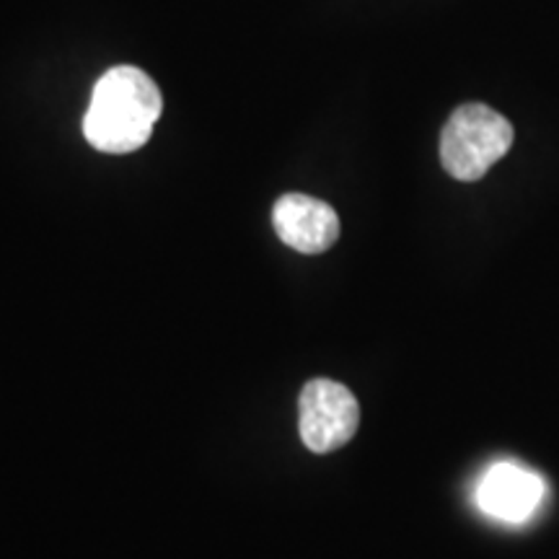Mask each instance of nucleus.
Masks as SVG:
<instances>
[{
    "mask_svg": "<svg viewBox=\"0 0 559 559\" xmlns=\"http://www.w3.org/2000/svg\"><path fill=\"white\" fill-rule=\"evenodd\" d=\"M298 430L306 449L330 453L347 445L360 425V407L347 386L330 379H313L300 391Z\"/></svg>",
    "mask_w": 559,
    "mask_h": 559,
    "instance_id": "3",
    "label": "nucleus"
},
{
    "mask_svg": "<svg viewBox=\"0 0 559 559\" xmlns=\"http://www.w3.org/2000/svg\"><path fill=\"white\" fill-rule=\"evenodd\" d=\"M513 145V124L485 104H464L445 122L440 135L443 169L459 181H477Z\"/></svg>",
    "mask_w": 559,
    "mask_h": 559,
    "instance_id": "2",
    "label": "nucleus"
},
{
    "mask_svg": "<svg viewBox=\"0 0 559 559\" xmlns=\"http://www.w3.org/2000/svg\"><path fill=\"white\" fill-rule=\"evenodd\" d=\"M272 226L280 241L300 254H321L340 239V218L332 205L309 194H283L272 207Z\"/></svg>",
    "mask_w": 559,
    "mask_h": 559,
    "instance_id": "4",
    "label": "nucleus"
},
{
    "mask_svg": "<svg viewBox=\"0 0 559 559\" xmlns=\"http://www.w3.org/2000/svg\"><path fill=\"white\" fill-rule=\"evenodd\" d=\"M542 479L515 464H495L477 487V502L492 519L519 523L539 508Z\"/></svg>",
    "mask_w": 559,
    "mask_h": 559,
    "instance_id": "5",
    "label": "nucleus"
},
{
    "mask_svg": "<svg viewBox=\"0 0 559 559\" xmlns=\"http://www.w3.org/2000/svg\"><path fill=\"white\" fill-rule=\"evenodd\" d=\"M160 111L164 99L151 75L135 66H117L94 86L83 135L96 151L122 156L148 143Z\"/></svg>",
    "mask_w": 559,
    "mask_h": 559,
    "instance_id": "1",
    "label": "nucleus"
}]
</instances>
